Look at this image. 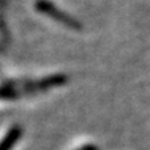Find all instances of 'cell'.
Listing matches in <instances>:
<instances>
[{
    "label": "cell",
    "instance_id": "6da1fadb",
    "mask_svg": "<svg viewBox=\"0 0 150 150\" xmlns=\"http://www.w3.org/2000/svg\"><path fill=\"white\" fill-rule=\"evenodd\" d=\"M34 8H36V11L40 12L41 15L47 16V17H50L52 20L62 24L66 28L73 29V30H80V29H82V24H80L76 18H74L73 16H70L69 13L59 9V8H58L54 3L50 1V0H36Z\"/></svg>",
    "mask_w": 150,
    "mask_h": 150
},
{
    "label": "cell",
    "instance_id": "7a4b0ae2",
    "mask_svg": "<svg viewBox=\"0 0 150 150\" xmlns=\"http://www.w3.org/2000/svg\"><path fill=\"white\" fill-rule=\"evenodd\" d=\"M69 82V76L65 74H53L49 76H45L42 79L37 80V87L38 91H47L55 87H61V86L66 84Z\"/></svg>",
    "mask_w": 150,
    "mask_h": 150
},
{
    "label": "cell",
    "instance_id": "3957f363",
    "mask_svg": "<svg viewBox=\"0 0 150 150\" xmlns=\"http://www.w3.org/2000/svg\"><path fill=\"white\" fill-rule=\"evenodd\" d=\"M21 136H23V129L20 125H13L12 128H9L5 136L0 140V150H12L17 145V142L20 141Z\"/></svg>",
    "mask_w": 150,
    "mask_h": 150
},
{
    "label": "cell",
    "instance_id": "277c9868",
    "mask_svg": "<svg viewBox=\"0 0 150 150\" xmlns=\"http://www.w3.org/2000/svg\"><path fill=\"white\" fill-rule=\"evenodd\" d=\"M23 96L16 83H3L0 86V100H17Z\"/></svg>",
    "mask_w": 150,
    "mask_h": 150
},
{
    "label": "cell",
    "instance_id": "5b68a950",
    "mask_svg": "<svg viewBox=\"0 0 150 150\" xmlns=\"http://www.w3.org/2000/svg\"><path fill=\"white\" fill-rule=\"evenodd\" d=\"M76 150H99L96 145H92V144H87V145H83L82 148L76 149Z\"/></svg>",
    "mask_w": 150,
    "mask_h": 150
}]
</instances>
